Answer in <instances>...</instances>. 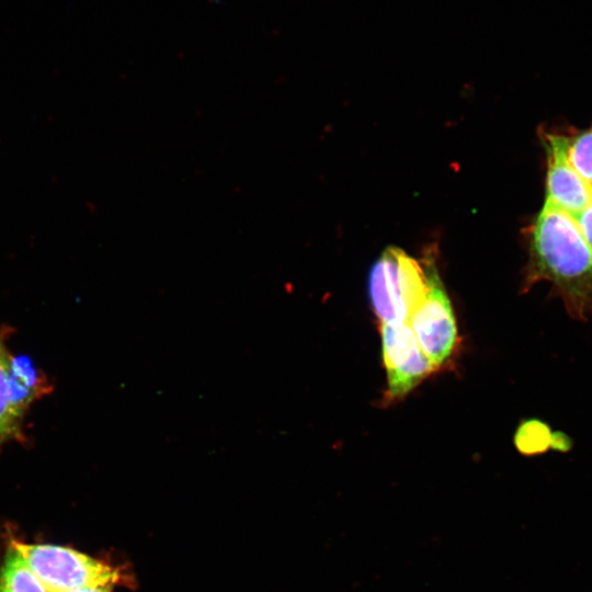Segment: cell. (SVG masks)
I'll use <instances>...</instances> for the list:
<instances>
[{
	"mask_svg": "<svg viewBox=\"0 0 592 592\" xmlns=\"http://www.w3.org/2000/svg\"><path fill=\"white\" fill-rule=\"evenodd\" d=\"M408 323L421 350L437 368L454 354L458 341L456 319L433 260L428 293Z\"/></svg>",
	"mask_w": 592,
	"mask_h": 592,
	"instance_id": "5b68a950",
	"label": "cell"
},
{
	"mask_svg": "<svg viewBox=\"0 0 592 592\" xmlns=\"http://www.w3.org/2000/svg\"><path fill=\"white\" fill-rule=\"evenodd\" d=\"M4 341V337L0 333V344Z\"/></svg>",
	"mask_w": 592,
	"mask_h": 592,
	"instance_id": "5bb4252c",
	"label": "cell"
},
{
	"mask_svg": "<svg viewBox=\"0 0 592 592\" xmlns=\"http://www.w3.org/2000/svg\"><path fill=\"white\" fill-rule=\"evenodd\" d=\"M431 261L421 262L397 247L383 251L368 275L369 301L380 323L408 322L428 293Z\"/></svg>",
	"mask_w": 592,
	"mask_h": 592,
	"instance_id": "7a4b0ae2",
	"label": "cell"
},
{
	"mask_svg": "<svg viewBox=\"0 0 592 592\" xmlns=\"http://www.w3.org/2000/svg\"><path fill=\"white\" fill-rule=\"evenodd\" d=\"M571 218L592 249V204Z\"/></svg>",
	"mask_w": 592,
	"mask_h": 592,
	"instance_id": "30bf717a",
	"label": "cell"
},
{
	"mask_svg": "<svg viewBox=\"0 0 592 592\" xmlns=\"http://www.w3.org/2000/svg\"><path fill=\"white\" fill-rule=\"evenodd\" d=\"M551 440L553 431L546 423L537 419L523 421L514 435L517 451L528 456L545 453L550 448Z\"/></svg>",
	"mask_w": 592,
	"mask_h": 592,
	"instance_id": "ba28073f",
	"label": "cell"
},
{
	"mask_svg": "<svg viewBox=\"0 0 592 592\" xmlns=\"http://www.w3.org/2000/svg\"><path fill=\"white\" fill-rule=\"evenodd\" d=\"M380 335L387 378L385 399L395 402L439 368L423 353L408 322L380 323Z\"/></svg>",
	"mask_w": 592,
	"mask_h": 592,
	"instance_id": "8992f818",
	"label": "cell"
},
{
	"mask_svg": "<svg viewBox=\"0 0 592 592\" xmlns=\"http://www.w3.org/2000/svg\"><path fill=\"white\" fill-rule=\"evenodd\" d=\"M526 236L523 292L538 282H549L568 315L588 321L592 315V249L574 220L545 202Z\"/></svg>",
	"mask_w": 592,
	"mask_h": 592,
	"instance_id": "6da1fadb",
	"label": "cell"
},
{
	"mask_svg": "<svg viewBox=\"0 0 592 592\" xmlns=\"http://www.w3.org/2000/svg\"><path fill=\"white\" fill-rule=\"evenodd\" d=\"M571 447L570 437L561 432H553V440L550 448H554L558 452H567Z\"/></svg>",
	"mask_w": 592,
	"mask_h": 592,
	"instance_id": "8fae6325",
	"label": "cell"
},
{
	"mask_svg": "<svg viewBox=\"0 0 592 592\" xmlns=\"http://www.w3.org/2000/svg\"><path fill=\"white\" fill-rule=\"evenodd\" d=\"M0 592H48L22 555L12 546L0 569Z\"/></svg>",
	"mask_w": 592,
	"mask_h": 592,
	"instance_id": "52a82bcc",
	"label": "cell"
},
{
	"mask_svg": "<svg viewBox=\"0 0 592 592\" xmlns=\"http://www.w3.org/2000/svg\"><path fill=\"white\" fill-rule=\"evenodd\" d=\"M11 546L26 560L48 592H72L82 588L133 587L134 577L122 566L92 558L57 545L26 544L13 539Z\"/></svg>",
	"mask_w": 592,
	"mask_h": 592,
	"instance_id": "3957f363",
	"label": "cell"
},
{
	"mask_svg": "<svg viewBox=\"0 0 592 592\" xmlns=\"http://www.w3.org/2000/svg\"><path fill=\"white\" fill-rule=\"evenodd\" d=\"M567 160L587 185L592 187V127L567 136Z\"/></svg>",
	"mask_w": 592,
	"mask_h": 592,
	"instance_id": "9c48e42d",
	"label": "cell"
},
{
	"mask_svg": "<svg viewBox=\"0 0 592 592\" xmlns=\"http://www.w3.org/2000/svg\"><path fill=\"white\" fill-rule=\"evenodd\" d=\"M52 390L43 372L26 356H14L0 344V447L24 442L23 420L31 405Z\"/></svg>",
	"mask_w": 592,
	"mask_h": 592,
	"instance_id": "277c9868",
	"label": "cell"
},
{
	"mask_svg": "<svg viewBox=\"0 0 592 592\" xmlns=\"http://www.w3.org/2000/svg\"><path fill=\"white\" fill-rule=\"evenodd\" d=\"M589 187V191H590V194H591V203L590 205L592 204V187L588 186Z\"/></svg>",
	"mask_w": 592,
	"mask_h": 592,
	"instance_id": "4fadbf2b",
	"label": "cell"
},
{
	"mask_svg": "<svg viewBox=\"0 0 592 592\" xmlns=\"http://www.w3.org/2000/svg\"><path fill=\"white\" fill-rule=\"evenodd\" d=\"M113 588L96 587V588H82L72 592H112Z\"/></svg>",
	"mask_w": 592,
	"mask_h": 592,
	"instance_id": "7c38bea8",
	"label": "cell"
}]
</instances>
